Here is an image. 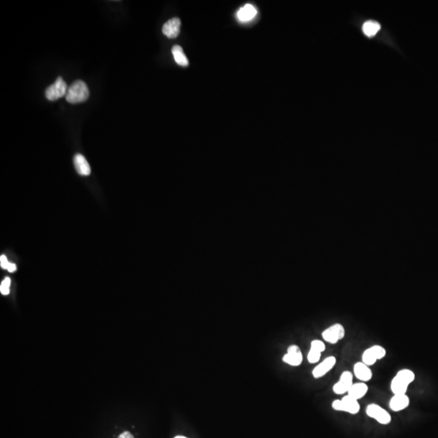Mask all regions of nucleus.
<instances>
[{"mask_svg": "<svg viewBox=\"0 0 438 438\" xmlns=\"http://www.w3.org/2000/svg\"><path fill=\"white\" fill-rule=\"evenodd\" d=\"M416 375L413 371L408 368H403L397 372L391 382V390L394 395H405L407 389L414 380Z\"/></svg>", "mask_w": 438, "mask_h": 438, "instance_id": "obj_1", "label": "nucleus"}, {"mask_svg": "<svg viewBox=\"0 0 438 438\" xmlns=\"http://www.w3.org/2000/svg\"><path fill=\"white\" fill-rule=\"evenodd\" d=\"M67 102L72 104L84 103L89 97V88L83 80H76L68 87L66 96Z\"/></svg>", "mask_w": 438, "mask_h": 438, "instance_id": "obj_2", "label": "nucleus"}, {"mask_svg": "<svg viewBox=\"0 0 438 438\" xmlns=\"http://www.w3.org/2000/svg\"><path fill=\"white\" fill-rule=\"evenodd\" d=\"M332 407L335 411L348 412V413L352 414V415L359 413L360 410V405L358 400L351 397L348 395H345L341 399L333 400V403H332Z\"/></svg>", "mask_w": 438, "mask_h": 438, "instance_id": "obj_3", "label": "nucleus"}, {"mask_svg": "<svg viewBox=\"0 0 438 438\" xmlns=\"http://www.w3.org/2000/svg\"><path fill=\"white\" fill-rule=\"evenodd\" d=\"M68 89L66 82L60 76L53 84L50 85L47 89H45V98L50 101H56L58 99L66 96Z\"/></svg>", "mask_w": 438, "mask_h": 438, "instance_id": "obj_4", "label": "nucleus"}, {"mask_svg": "<svg viewBox=\"0 0 438 438\" xmlns=\"http://www.w3.org/2000/svg\"><path fill=\"white\" fill-rule=\"evenodd\" d=\"M385 355L386 351L383 347L380 345L372 346L363 352L362 362L370 367L377 360L384 358Z\"/></svg>", "mask_w": 438, "mask_h": 438, "instance_id": "obj_5", "label": "nucleus"}, {"mask_svg": "<svg viewBox=\"0 0 438 438\" xmlns=\"http://www.w3.org/2000/svg\"><path fill=\"white\" fill-rule=\"evenodd\" d=\"M367 416L374 419L381 424H389L391 421V416L386 410L376 403H371L366 407Z\"/></svg>", "mask_w": 438, "mask_h": 438, "instance_id": "obj_6", "label": "nucleus"}, {"mask_svg": "<svg viewBox=\"0 0 438 438\" xmlns=\"http://www.w3.org/2000/svg\"><path fill=\"white\" fill-rule=\"evenodd\" d=\"M322 337L325 342L331 344H336L337 342L345 337V329L339 323L333 324L322 332Z\"/></svg>", "mask_w": 438, "mask_h": 438, "instance_id": "obj_7", "label": "nucleus"}, {"mask_svg": "<svg viewBox=\"0 0 438 438\" xmlns=\"http://www.w3.org/2000/svg\"><path fill=\"white\" fill-rule=\"evenodd\" d=\"M353 385V374L350 371H344L342 372L340 378L333 385V392L335 395H345L348 393L350 388Z\"/></svg>", "mask_w": 438, "mask_h": 438, "instance_id": "obj_8", "label": "nucleus"}, {"mask_svg": "<svg viewBox=\"0 0 438 438\" xmlns=\"http://www.w3.org/2000/svg\"><path fill=\"white\" fill-rule=\"evenodd\" d=\"M282 360L290 366H300L303 362V355L301 348L297 345H291L287 348V352L284 355Z\"/></svg>", "mask_w": 438, "mask_h": 438, "instance_id": "obj_9", "label": "nucleus"}, {"mask_svg": "<svg viewBox=\"0 0 438 438\" xmlns=\"http://www.w3.org/2000/svg\"><path fill=\"white\" fill-rule=\"evenodd\" d=\"M336 362L337 360L334 356H329L327 358H325L322 362L315 367L313 370V377L318 379L325 376L329 371L333 369V367L335 366Z\"/></svg>", "mask_w": 438, "mask_h": 438, "instance_id": "obj_10", "label": "nucleus"}, {"mask_svg": "<svg viewBox=\"0 0 438 438\" xmlns=\"http://www.w3.org/2000/svg\"><path fill=\"white\" fill-rule=\"evenodd\" d=\"M325 344L321 340H313L311 343V348L308 354V360L310 364L318 362L321 359V353L325 352Z\"/></svg>", "mask_w": 438, "mask_h": 438, "instance_id": "obj_11", "label": "nucleus"}, {"mask_svg": "<svg viewBox=\"0 0 438 438\" xmlns=\"http://www.w3.org/2000/svg\"><path fill=\"white\" fill-rule=\"evenodd\" d=\"M409 405L410 399L407 396V394L405 395H394L393 397L391 398L389 402L390 408L395 412H401L403 410H405L407 407H409Z\"/></svg>", "mask_w": 438, "mask_h": 438, "instance_id": "obj_12", "label": "nucleus"}, {"mask_svg": "<svg viewBox=\"0 0 438 438\" xmlns=\"http://www.w3.org/2000/svg\"><path fill=\"white\" fill-rule=\"evenodd\" d=\"M353 372H354V376H356V378L362 382H367L372 379V372L370 369V367L368 366L362 361L356 363L354 364Z\"/></svg>", "mask_w": 438, "mask_h": 438, "instance_id": "obj_13", "label": "nucleus"}, {"mask_svg": "<svg viewBox=\"0 0 438 438\" xmlns=\"http://www.w3.org/2000/svg\"><path fill=\"white\" fill-rule=\"evenodd\" d=\"M181 21L177 17L172 18L170 21L165 23L163 27V33L169 38H175L177 37L180 32Z\"/></svg>", "mask_w": 438, "mask_h": 438, "instance_id": "obj_14", "label": "nucleus"}, {"mask_svg": "<svg viewBox=\"0 0 438 438\" xmlns=\"http://www.w3.org/2000/svg\"><path fill=\"white\" fill-rule=\"evenodd\" d=\"M73 163H74L75 168H76L79 175H83V176L90 175V166L87 162L86 159L82 155L77 154V155H75Z\"/></svg>", "mask_w": 438, "mask_h": 438, "instance_id": "obj_15", "label": "nucleus"}, {"mask_svg": "<svg viewBox=\"0 0 438 438\" xmlns=\"http://www.w3.org/2000/svg\"><path fill=\"white\" fill-rule=\"evenodd\" d=\"M368 391V386L365 382L353 383V385L348 391V395L351 397L354 398L356 400L362 399L367 395Z\"/></svg>", "mask_w": 438, "mask_h": 438, "instance_id": "obj_16", "label": "nucleus"}, {"mask_svg": "<svg viewBox=\"0 0 438 438\" xmlns=\"http://www.w3.org/2000/svg\"><path fill=\"white\" fill-rule=\"evenodd\" d=\"M257 15V9L252 5H246L239 9L237 17L240 21H249L254 18Z\"/></svg>", "mask_w": 438, "mask_h": 438, "instance_id": "obj_17", "label": "nucleus"}, {"mask_svg": "<svg viewBox=\"0 0 438 438\" xmlns=\"http://www.w3.org/2000/svg\"><path fill=\"white\" fill-rule=\"evenodd\" d=\"M173 56L175 62L182 67H187L188 65V60L185 54L183 53V49L180 45H175L171 49Z\"/></svg>", "mask_w": 438, "mask_h": 438, "instance_id": "obj_18", "label": "nucleus"}, {"mask_svg": "<svg viewBox=\"0 0 438 438\" xmlns=\"http://www.w3.org/2000/svg\"><path fill=\"white\" fill-rule=\"evenodd\" d=\"M380 29H381V25L376 21H366L363 25V31H364V34L368 37L376 35Z\"/></svg>", "mask_w": 438, "mask_h": 438, "instance_id": "obj_19", "label": "nucleus"}, {"mask_svg": "<svg viewBox=\"0 0 438 438\" xmlns=\"http://www.w3.org/2000/svg\"><path fill=\"white\" fill-rule=\"evenodd\" d=\"M10 278H5V279L3 281L2 283H1V286H0V291H1V293H2L3 295H5V296L9 295V292H10Z\"/></svg>", "mask_w": 438, "mask_h": 438, "instance_id": "obj_20", "label": "nucleus"}, {"mask_svg": "<svg viewBox=\"0 0 438 438\" xmlns=\"http://www.w3.org/2000/svg\"><path fill=\"white\" fill-rule=\"evenodd\" d=\"M0 266H1L2 269H5V270H7L8 267H9V262L5 255H2L0 257Z\"/></svg>", "mask_w": 438, "mask_h": 438, "instance_id": "obj_21", "label": "nucleus"}, {"mask_svg": "<svg viewBox=\"0 0 438 438\" xmlns=\"http://www.w3.org/2000/svg\"><path fill=\"white\" fill-rule=\"evenodd\" d=\"M119 438H134V436H132L131 432H123V433L120 434V436H119Z\"/></svg>", "mask_w": 438, "mask_h": 438, "instance_id": "obj_22", "label": "nucleus"}, {"mask_svg": "<svg viewBox=\"0 0 438 438\" xmlns=\"http://www.w3.org/2000/svg\"><path fill=\"white\" fill-rule=\"evenodd\" d=\"M16 270H17L16 265L13 263H9V267L7 269V270H9V272H10V273H13V272L16 271Z\"/></svg>", "mask_w": 438, "mask_h": 438, "instance_id": "obj_23", "label": "nucleus"}, {"mask_svg": "<svg viewBox=\"0 0 438 438\" xmlns=\"http://www.w3.org/2000/svg\"><path fill=\"white\" fill-rule=\"evenodd\" d=\"M175 438H187V437H186V436H175Z\"/></svg>", "mask_w": 438, "mask_h": 438, "instance_id": "obj_24", "label": "nucleus"}]
</instances>
